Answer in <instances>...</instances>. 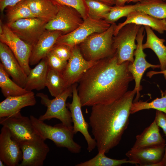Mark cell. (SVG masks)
Returning a JSON list of instances; mask_svg holds the SVG:
<instances>
[{
	"label": "cell",
	"instance_id": "cell-1",
	"mask_svg": "<svg viewBox=\"0 0 166 166\" xmlns=\"http://www.w3.org/2000/svg\"><path fill=\"white\" fill-rule=\"evenodd\" d=\"M130 63L126 61L119 64L116 52L112 57L97 61L78 82L82 107L109 104L123 96L134 80L128 69Z\"/></svg>",
	"mask_w": 166,
	"mask_h": 166
},
{
	"label": "cell",
	"instance_id": "cell-2",
	"mask_svg": "<svg viewBox=\"0 0 166 166\" xmlns=\"http://www.w3.org/2000/svg\"><path fill=\"white\" fill-rule=\"evenodd\" d=\"M136 93L134 89L111 103L92 106L89 124L98 152L107 153L120 143L129 124Z\"/></svg>",
	"mask_w": 166,
	"mask_h": 166
},
{
	"label": "cell",
	"instance_id": "cell-3",
	"mask_svg": "<svg viewBox=\"0 0 166 166\" xmlns=\"http://www.w3.org/2000/svg\"><path fill=\"white\" fill-rule=\"evenodd\" d=\"M30 118L35 130L43 139H49L57 146L66 148L72 153L81 152V146L73 140V126L68 127L61 123L52 126L33 116L30 115Z\"/></svg>",
	"mask_w": 166,
	"mask_h": 166
},
{
	"label": "cell",
	"instance_id": "cell-4",
	"mask_svg": "<svg viewBox=\"0 0 166 166\" xmlns=\"http://www.w3.org/2000/svg\"><path fill=\"white\" fill-rule=\"evenodd\" d=\"M116 24L106 31L91 35L78 46L83 57L88 61H97L113 56L116 53L113 45Z\"/></svg>",
	"mask_w": 166,
	"mask_h": 166
},
{
	"label": "cell",
	"instance_id": "cell-5",
	"mask_svg": "<svg viewBox=\"0 0 166 166\" xmlns=\"http://www.w3.org/2000/svg\"><path fill=\"white\" fill-rule=\"evenodd\" d=\"M72 95V85L53 99H49L46 94L37 93L36 96L40 98L41 103L47 108L45 113L40 115L38 119L44 121L55 118L59 120L66 126L73 127L71 113L66 104L67 99Z\"/></svg>",
	"mask_w": 166,
	"mask_h": 166
},
{
	"label": "cell",
	"instance_id": "cell-6",
	"mask_svg": "<svg viewBox=\"0 0 166 166\" xmlns=\"http://www.w3.org/2000/svg\"><path fill=\"white\" fill-rule=\"evenodd\" d=\"M141 25L134 23L127 24L123 27L113 37V45L117 55L119 64L134 61V52L137 47L135 40Z\"/></svg>",
	"mask_w": 166,
	"mask_h": 166
},
{
	"label": "cell",
	"instance_id": "cell-7",
	"mask_svg": "<svg viewBox=\"0 0 166 166\" xmlns=\"http://www.w3.org/2000/svg\"><path fill=\"white\" fill-rule=\"evenodd\" d=\"M111 25L104 19H96L88 16L73 31L61 35L55 45L64 44L73 47L79 45L91 35L106 31Z\"/></svg>",
	"mask_w": 166,
	"mask_h": 166
},
{
	"label": "cell",
	"instance_id": "cell-8",
	"mask_svg": "<svg viewBox=\"0 0 166 166\" xmlns=\"http://www.w3.org/2000/svg\"><path fill=\"white\" fill-rule=\"evenodd\" d=\"M0 124L9 129L12 138L19 144L41 137L35 130L30 118L22 116L20 111L0 118Z\"/></svg>",
	"mask_w": 166,
	"mask_h": 166
},
{
	"label": "cell",
	"instance_id": "cell-9",
	"mask_svg": "<svg viewBox=\"0 0 166 166\" xmlns=\"http://www.w3.org/2000/svg\"><path fill=\"white\" fill-rule=\"evenodd\" d=\"M47 23L39 18H32L22 19L6 24L18 37L33 47L46 30Z\"/></svg>",
	"mask_w": 166,
	"mask_h": 166
},
{
	"label": "cell",
	"instance_id": "cell-10",
	"mask_svg": "<svg viewBox=\"0 0 166 166\" xmlns=\"http://www.w3.org/2000/svg\"><path fill=\"white\" fill-rule=\"evenodd\" d=\"M2 32L0 34V42L10 49L24 71L27 75L31 69L30 58L33 47L27 44L15 34L6 24L0 20Z\"/></svg>",
	"mask_w": 166,
	"mask_h": 166
},
{
	"label": "cell",
	"instance_id": "cell-11",
	"mask_svg": "<svg viewBox=\"0 0 166 166\" xmlns=\"http://www.w3.org/2000/svg\"><path fill=\"white\" fill-rule=\"evenodd\" d=\"M144 26H141L138 32L136 38L137 47L134 52L135 58L133 62L128 66L129 72L133 76L135 82L134 89L136 91V96L133 101H138L140 98V92L142 89L140 81L143 74L146 70L151 68L153 69L160 68V65H154L148 62L146 60V54L143 51V41L144 36Z\"/></svg>",
	"mask_w": 166,
	"mask_h": 166
},
{
	"label": "cell",
	"instance_id": "cell-12",
	"mask_svg": "<svg viewBox=\"0 0 166 166\" xmlns=\"http://www.w3.org/2000/svg\"><path fill=\"white\" fill-rule=\"evenodd\" d=\"M57 5L58 12L55 17L46 23V30L60 31L64 35L73 31L82 23L84 19L75 9L67 6Z\"/></svg>",
	"mask_w": 166,
	"mask_h": 166
},
{
	"label": "cell",
	"instance_id": "cell-13",
	"mask_svg": "<svg viewBox=\"0 0 166 166\" xmlns=\"http://www.w3.org/2000/svg\"><path fill=\"white\" fill-rule=\"evenodd\" d=\"M77 87V83L72 85V101L71 103L67 104V106L71 113L74 134L80 132L83 135L87 143V150L90 152L96 147V142L89 132V124L85 120L82 112V106L78 95Z\"/></svg>",
	"mask_w": 166,
	"mask_h": 166
},
{
	"label": "cell",
	"instance_id": "cell-14",
	"mask_svg": "<svg viewBox=\"0 0 166 166\" xmlns=\"http://www.w3.org/2000/svg\"><path fill=\"white\" fill-rule=\"evenodd\" d=\"M97 61H88L83 56L78 45L73 47L71 56L62 73L68 87L79 81L85 73Z\"/></svg>",
	"mask_w": 166,
	"mask_h": 166
},
{
	"label": "cell",
	"instance_id": "cell-15",
	"mask_svg": "<svg viewBox=\"0 0 166 166\" xmlns=\"http://www.w3.org/2000/svg\"><path fill=\"white\" fill-rule=\"evenodd\" d=\"M41 137L19 143L22 159L19 166H42L49 148Z\"/></svg>",
	"mask_w": 166,
	"mask_h": 166
},
{
	"label": "cell",
	"instance_id": "cell-16",
	"mask_svg": "<svg viewBox=\"0 0 166 166\" xmlns=\"http://www.w3.org/2000/svg\"><path fill=\"white\" fill-rule=\"evenodd\" d=\"M22 159L19 144L12 138L9 129L2 126L0 134V159L6 166H16Z\"/></svg>",
	"mask_w": 166,
	"mask_h": 166
},
{
	"label": "cell",
	"instance_id": "cell-17",
	"mask_svg": "<svg viewBox=\"0 0 166 166\" xmlns=\"http://www.w3.org/2000/svg\"><path fill=\"white\" fill-rule=\"evenodd\" d=\"M166 144L130 149L125 154L135 164L142 166H161Z\"/></svg>",
	"mask_w": 166,
	"mask_h": 166
},
{
	"label": "cell",
	"instance_id": "cell-18",
	"mask_svg": "<svg viewBox=\"0 0 166 166\" xmlns=\"http://www.w3.org/2000/svg\"><path fill=\"white\" fill-rule=\"evenodd\" d=\"M0 63L13 80L24 88L27 75L9 47L2 42H0Z\"/></svg>",
	"mask_w": 166,
	"mask_h": 166
},
{
	"label": "cell",
	"instance_id": "cell-19",
	"mask_svg": "<svg viewBox=\"0 0 166 166\" xmlns=\"http://www.w3.org/2000/svg\"><path fill=\"white\" fill-rule=\"evenodd\" d=\"M126 17V20L124 22L119 23L118 25L116 24L114 36L116 35L123 27L131 23L149 26L161 34L166 31V19H159L138 11L130 12Z\"/></svg>",
	"mask_w": 166,
	"mask_h": 166
},
{
	"label": "cell",
	"instance_id": "cell-20",
	"mask_svg": "<svg viewBox=\"0 0 166 166\" xmlns=\"http://www.w3.org/2000/svg\"><path fill=\"white\" fill-rule=\"evenodd\" d=\"M62 35V32L60 31L46 30L33 47L30 58V65L37 64L42 59L46 57L58 38Z\"/></svg>",
	"mask_w": 166,
	"mask_h": 166
},
{
	"label": "cell",
	"instance_id": "cell-21",
	"mask_svg": "<svg viewBox=\"0 0 166 166\" xmlns=\"http://www.w3.org/2000/svg\"><path fill=\"white\" fill-rule=\"evenodd\" d=\"M36 103L32 91L20 96L7 97L0 103V118L9 117L25 107L34 106Z\"/></svg>",
	"mask_w": 166,
	"mask_h": 166
},
{
	"label": "cell",
	"instance_id": "cell-22",
	"mask_svg": "<svg viewBox=\"0 0 166 166\" xmlns=\"http://www.w3.org/2000/svg\"><path fill=\"white\" fill-rule=\"evenodd\" d=\"M166 144L165 140L160 132L159 127L154 120L141 133L136 136V140L131 149H137Z\"/></svg>",
	"mask_w": 166,
	"mask_h": 166
},
{
	"label": "cell",
	"instance_id": "cell-23",
	"mask_svg": "<svg viewBox=\"0 0 166 166\" xmlns=\"http://www.w3.org/2000/svg\"><path fill=\"white\" fill-rule=\"evenodd\" d=\"M48 65L46 57L42 59L33 69H31L27 77L24 88L27 91H39L46 87Z\"/></svg>",
	"mask_w": 166,
	"mask_h": 166
},
{
	"label": "cell",
	"instance_id": "cell-24",
	"mask_svg": "<svg viewBox=\"0 0 166 166\" xmlns=\"http://www.w3.org/2000/svg\"><path fill=\"white\" fill-rule=\"evenodd\" d=\"M33 15L35 18L47 23L57 14L58 5L52 0H26Z\"/></svg>",
	"mask_w": 166,
	"mask_h": 166
},
{
	"label": "cell",
	"instance_id": "cell-25",
	"mask_svg": "<svg viewBox=\"0 0 166 166\" xmlns=\"http://www.w3.org/2000/svg\"><path fill=\"white\" fill-rule=\"evenodd\" d=\"M147 34L146 42L142 44L143 49H151L156 55L160 63L161 71L166 69V46L164 43L165 40L158 38L149 26H144Z\"/></svg>",
	"mask_w": 166,
	"mask_h": 166
},
{
	"label": "cell",
	"instance_id": "cell-26",
	"mask_svg": "<svg viewBox=\"0 0 166 166\" xmlns=\"http://www.w3.org/2000/svg\"><path fill=\"white\" fill-rule=\"evenodd\" d=\"M136 3V11L159 19H166V1L165 0H140Z\"/></svg>",
	"mask_w": 166,
	"mask_h": 166
},
{
	"label": "cell",
	"instance_id": "cell-27",
	"mask_svg": "<svg viewBox=\"0 0 166 166\" xmlns=\"http://www.w3.org/2000/svg\"><path fill=\"white\" fill-rule=\"evenodd\" d=\"M0 87L2 94L6 98L10 96H20L30 92L26 90L12 80L1 63Z\"/></svg>",
	"mask_w": 166,
	"mask_h": 166
},
{
	"label": "cell",
	"instance_id": "cell-28",
	"mask_svg": "<svg viewBox=\"0 0 166 166\" xmlns=\"http://www.w3.org/2000/svg\"><path fill=\"white\" fill-rule=\"evenodd\" d=\"M46 87L51 96L54 97L60 95L68 88L62 73L49 67Z\"/></svg>",
	"mask_w": 166,
	"mask_h": 166
},
{
	"label": "cell",
	"instance_id": "cell-29",
	"mask_svg": "<svg viewBox=\"0 0 166 166\" xmlns=\"http://www.w3.org/2000/svg\"><path fill=\"white\" fill-rule=\"evenodd\" d=\"M6 9L7 23L22 19L35 18L32 14L26 0L21 1L14 6H8Z\"/></svg>",
	"mask_w": 166,
	"mask_h": 166
},
{
	"label": "cell",
	"instance_id": "cell-30",
	"mask_svg": "<svg viewBox=\"0 0 166 166\" xmlns=\"http://www.w3.org/2000/svg\"><path fill=\"white\" fill-rule=\"evenodd\" d=\"M150 109H155L166 114V90L162 92L160 98H156L151 102L141 100L133 101L131 106L130 113L133 114L142 110Z\"/></svg>",
	"mask_w": 166,
	"mask_h": 166
},
{
	"label": "cell",
	"instance_id": "cell-31",
	"mask_svg": "<svg viewBox=\"0 0 166 166\" xmlns=\"http://www.w3.org/2000/svg\"><path fill=\"white\" fill-rule=\"evenodd\" d=\"M104 152H98L93 158L84 162L76 164V166H119L124 164H135L127 159L117 160L107 157Z\"/></svg>",
	"mask_w": 166,
	"mask_h": 166
},
{
	"label": "cell",
	"instance_id": "cell-32",
	"mask_svg": "<svg viewBox=\"0 0 166 166\" xmlns=\"http://www.w3.org/2000/svg\"><path fill=\"white\" fill-rule=\"evenodd\" d=\"M88 16L96 19H103L112 6L97 0H85Z\"/></svg>",
	"mask_w": 166,
	"mask_h": 166
},
{
	"label": "cell",
	"instance_id": "cell-33",
	"mask_svg": "<svg viewBox=\"0 0 166 166\" xmlns=\"http://www.w3.org/2000/svg\"><path fill=\"white\" fill-rule=\"evenodd\" d=\"M137 3L134 5L112 6L109 12L106 14L103 19L110 24L115 22L121 18L126 17L131 12L136 11Z\"/></svg>",
	"mask_w": 166,
	"mask_h": 166
},
{
	"label": "cell",
	"instance_id": "cell-34",
	"mask_svg": "<svg viewBox=\"0 0 166 166\" xmlns=\"http://www.w3.org/2000/svg\"><path fill=\"white\" fill-rule=\"evenodd\" d=\"M57 5L72 7L77 10L83 19L88 17V10L85 0H52Z\"/></svg>",
	"mask_w": 166,
	"mask_h": 166
},
{
	"label": "cell",
	"instance_id": "cell-35",
	"mask_svg": "<svg viewBox=\"0 0 166 166\" xmlns=\"http://www.w3.org/2000/svg\"><path fill=\"white\" fill-rule=\"evenodd\" d=\"M46 57L48 67L53 69L62 73L67 65L68 61L61 59L51 50Z\"/></svg>",
	"mask_w": 166,
	"mask_h": 166
},
{
	"label": "cell",
	"instance_id": "cell-36",
	"mask_svg": "<svg viewBox=\"0 0 166 166\" xmlns=\"http://www.w3.org/2000/svg\"><path fill=\"white\" fill-rule=\"evenodd\" d=\"M72 48L68 45L60 44L55 45L51 51L61 59L68 61L71 56Z\"/></svg>",
	"mask_w": 166,
	"mask_h": 166
},
{
	"label": "cell",
	"instance_id": "cell-37",
	"mask_svg": "<svg viewBox=\"0 0 166 166\" xmlns=\"http://www.w3.org/2000/svg\"><path fill=\"white\" fill-rule=\"evenodd\" d=\"M154 120L159 127L162 129L166 136V114L161 111L156 110Z\"/></svg>",
	"mask_w": 166,
	"mask_h": 166
},
{
	"label": "cell",
	"instance_id": "cell-38",
	"mask_svg": "<svg viewBox=\"0 0 166 166\" xmlns=\"http://www.w3.org/2000/svg\"><path fill=\"white\" fill-rule=\"evenodd\" d=\"M23 0H0V10L3 14L5 9L8 6H14Z\"/></svg>",
	"mask_w": 166,
	"mask_h": 166
},
{
	"label": "cell",
	"instance_id": "cell-39",
	"mask_svg": "<svg viewBox=\"0 0 166 166\" xmlns=\"http://www.w3.org/2000/svg\"><path fill=\"white\" fill-rule=\"evenodd\" d=\"M158 74H163L165 79L166 80V69L164 70L160 71H149L147 73L146 76L150 78L154 75Z\"/></svg>",
	"mask_w": 166,
	"mask_h": 166
},
{
	"label": "cell",
	"instance_id": "cell-40",
	"mask_svg": "<svg viewBox=\"0 0 166 166\" xmlns=\"http://www.w3.org/2000/svg\"><path fill=\"white\" fill-rule=\"evenodd\" d=\"M115 5L118 6H124L125 5V3H128L130 0H114Z\"/></svg>",
	"mask_w": 166,
	"mask_h": 166
},
{
	"label": "cell",
	"instance_id": "cell-41",
	"mask_svg": "<svg viewBox=\"0 0 166 166\" xmlns=\"http://www.w3.org/2000/svg\"><path fill=\"white\" fill-rule=\"evenodd\" d=\"M105 4L111 6L115 5V1L114 0H97Z\"/></svg>",
	"mask_w": 166,
	"mask_h": 166
},
{
	"label": "cell",
	"instance_id": "cell-42",
	"mask_svg": "<svg viewBox=\"0 0 166 166\" xmlns=\"http://www.w3.org/2000/svg\"><path fill=\"white\" fill-rule=\"evenodd\" d=\"M161 166H166V144L164 152L163 158L161 162Z\"/></svg>",
	"mask_w": 166,
	"mask_h": 166
},
{
	"label": "cell",
	"instance_id": "cell-43",
	"mask_svg": "<svg viewBox=\"0 0 166 166\" xmlns=\"http://www.w3.org/2000/svg\"><path fill=\"white\" fill-rule=\"evenodd\" d=\"M140 0H130L128 3L130 2H139Z\"/></svg>",
	"mask_w": 166,
	"mask_h": 166
},
{
	"label": "cell",
	"instance_id": "cell-44",
	"mask_svg": "<svg viewBox=\"0 0 166 166\" xmlns=\"http://www.w3.org/2000/svg\"><path fill=\"white\" fill-rule=\"evenodd\" d=\"M5 164L0 159V166H5Z\"/></svg>",
	"mask_w": 166,
	"mask_h": 166
}]
</instances>
